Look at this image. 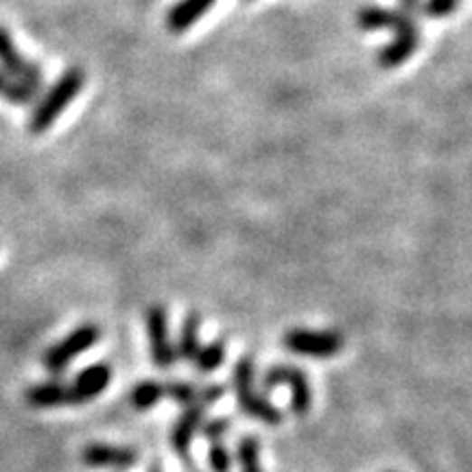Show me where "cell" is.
Here are the masks:
<instances>
[{"label":"cell","mask_w":472,"mask_h":472,"mask_svg":"<svg viewBox=\"0 0 472 472\" xmlns=\"http://www.w3.org/2000/svg\"><path fill=\"white\" fill-rule=\"evenodd\" d=\"M83 83H86V72L81 68H68L64 75L57 79L55 86L35 105L33 114L29 118L31 134H44L46 129L52 127V123L64 114V109L81 92Z\"/></svg>","instance_id":"1"},{"label":"cell","mask_w":472,"mask_h":472,"mask_svg":"<svg viewBox=\"0 0 472 472\" xmlns=\"http://www.w3.org/2000/svg\"><path fill=\"white\" fill-rule=\"evenodd\" d=\"M232 382L241 411L260 420V422L271 424V427L282 422V413L271 402H267V398H262L260 393L254 392V361L250 356H245V359H241L236 363Z\"/></svg>","instance_id":"2"},{"label":"cell","mask_w":472,"mask_h":472,"mask_svg":"<svg viewBox=\"0 0 472 472\" xmlns=\"http://www.w3.org/2000/svg\"><path fill=\"white\" fill-rule=\"evenodd\" d=\"M99 337H101V328L97 324H83V326L75 328L68 337L61 339L60 344L51 345L44 356H42V363H44L51 374H61L66 370V365L71 361H75L79 354L90 350Z\"/></svg>","instance_id":"3"},{"label":"cell","mask_w":472,"mask_h":472,"mask_svg":"<svg viewBox=\"0 0 472 472\" xmlns=\"http://www.w3.org/2000/svg\"><path fill=\"white\" fill-rule=\"evenodd\" d=\"M287 350L293 354L313 356V359H328L344 348V337L337 330H304L293 328L285 335Z\"/></svg>","instance_id":"4"},{"label":"cell","mask_w":472,"mask_h":472,"mask_svg":"<svg viewBox=\"0 0 472 472\" xmlns=\"http://www.w3.org/2000/svg\"><path fill=\"white\" fill-rule=\"evenodd\" d=\"M262 382H265L267 390H274L278 385H287L291 390V409L297 413V416H304V413L311 409V387H308L307 376H304L302 370L293 365H274L265 372L262 376Z\"/></svg>","instance_id":"5"},{"label":"cell","mask_w":472,"mask_h":472,"mask_svg":"<svg viewBox=\"0 0 472 472\" xmlns=\"http://www.w3.org/2000/svg\"><path fill=\"white\" fill-rule=\"evenodd\" d=\"M396 38L390 44L382 46L379 51V64L382 68H396L402 66L413 57V52L422 44V29H420L418 18H409L401 29L393 31Z\"/></svg>","instance_id":"6"},{"label":"cell","mask_w":472,"mask_h":472,"mask_svg":"<svg viewBox=\"0 0 472 472\" xmlns=\"http://www.w3.org/2000/svg\"><path fill=\"white\" fill-rule=\"evenodd\" d=\"M0 71L20 79V81L29 83V86L38 88V90L42 88V83H44V75H42L40 64H33V61L24 60V57L20 55L12 35H9V31L3 29V26H0Z\"/></svg>","instance_id":"7"},{"label":"cell","mask_w":472,"mask_h":472,"mask_svg":"<svg viewBox=\"0 0 472 472\" xmlns=\"http://www.w3.org/2000/svg\"><path fill=\"white\" fill-rule=\"evenodd\" d=\"M146 330H149V344H151V359L162 370L171 367L177 359V350L173 348L169 341V326H166V308L165 307H151L146 313Z\"/></svg>","instance_id":"8"},{"label":"cell","mask_w":472,"mask_h":472,"mask_svg":"<svg viewBox=\"0 0 472 472\" xmlns=\"http://www.w3.org/2000/svg\"><path fill=\"white\" fill-rule=\"evenodd\" d=\"M109 381H112V367L108 363H94L81 370L71 385L72 405H83V402L97 398L99 393L108 390Z\"/></svg>","instance_id":"9"},{"label":"cell","mask_w":472,"mask_h":472,"mask_svg":"<svg viewBox=\"0 0 472 472\" xmlns=\"http://www.w3.org/2000/svg\"><path fill=\"white\" fill-rule=\"evenodd\" d=\"M83 464L92 468H129L138 461V453L134 448H120L109 444H90L83 448Z\"/></svg>","instance_id":"10"},{"label":"cell","mask_w":472,"mask_h":472,"mask_svg":"<svg viewBox=\"0 0 472 472\" xmlns=\"http://www.w3.org/2000/svg\"><path fill=\"white\" fill-rule=\"evenodd\" d=\"M26 405L33 409H55L72 405L71 385H64L61 381H44L38 385H31L24 392Z\"/></svg>","instance_id":"11"},{"label":"cell","mask_w":472,"mask_h":472,"mask_svg":"<svg viewBox=\"0 0 472 472\" xmlns=\"http://www.w3.org/2000/svg\"><path fill=\"white\" fill-rule=\"evenodd\" d=\"M214 3L217 0H180L166 14V26H169L171 33H184L193 24H197L203 18V14L214 7Z\"/></svg>","instance_id":"12"},{"label":"cell","mask_w":472,"mask_h":472,"mask_svg":"<svg viewBox=\"0 0 472 472\" xmlns=\"http://www.w3.org/2000/svg\"><path fill=\"white\" fill-rule=\"evenodd\" d=\"M202 424H203V407L193 405L182 413V418L177 420L175 427H173L171 446L182 455V458H186L188 455L193 438H195V433L202 429Z\"/></svg>","instance_id":"13"},{"label":"cell","mask_w":472,"mask_h":472,"mask_svg":"<svg viewBox=\"0 0 472 472\" xmlns=\"http://www.w3.org/2000/svg\"><path fill=\"white\" fill-rule=\"evenodd\" d=\"M409 18H413V15L401 12V9L363 7L359 12V15H356V24H359V29L363 31H379V29L396 31L401 29Z\"/></svg>","instance_id":"14"},{"label":"cell","mask_w":472,"mask_h":472,"mask_svg":"<svg viewBox=\"0 0 472 472\" xmlns=\"http://www.w3.org/2000/svg\"><path fill=\"white\" fill-rule=\"evenodd\" d=\"M38 94V88L29 86V83L20 81V79L0 71V99H5V101L14 105H31L35 103Z\"/></svg>","instance_id":"15"},{"label":"cell","mask_w":472,"mask_h":472,"mask_svg":"<svg viewBox=\"0 0 472 472\" xmlns=\"http://www.w3.org/2000/svg\"><path fill=\"white\" fill-rule=\"evenodd\" d=\"M162 396H166V385H162L157 381H143L131 390L129 402L138 411H146V409L156 407Z\"/></svg>","instance_id":"16"},{"label":"cell","mask_w":472,"mask_h":472,"mask_svg":"<svg viewBox=\"0 0 472 472\" xmlns=\"http://www.w3.org/2000/svg\"><path fill=\"white\" fill-rule=\"evenodd\" d=\"M199 315L191 313L184 322L182 335H180V344H177V356L186 361H195V356L199 353Z\"/></svg>","instance_id":"17"},{"label":"cell","mask_w":472,"mask_h":472,"mask_svg":"<svg viewBox=\"0 0 472 472\" xmlns=\"http://www.w3.org/2000/svg\"><path fill=\"white\" fill-rule=\"evenodd\" d=\"M223 359H225L223 341H214V344L203 345V348H199V353L195 356L199 372H203V374L217 370V367L223 363Z\"/></svg>","instance_id":"18"},{"label":"cell","mask_w":472,"mask_h":472,"mask_svg":"<svg viewBox=\"0 0 472 472\" xmlns=\"http://www.w3.org/2000/svg\"><path fill=\"white\" fill-rule=\"evenodd\" d=\"M259 453L260 444L256 438H245L241 439L239 450H236V459L241 464V472H262L259 464Z\"/></svg>","instance_id":"19"},{"label":"cell","mask_w":472,"mask_h":472,"mask_svg":"<svg viewBox=\"0 0 472 472\" xmlns=\"http://www.w3.org/2000/svg\"><path fill=\"white\" fill-rule=\"evenodd\" d=\"M461 0H422L420 3V15L429 20H444L459 9Z\"/></svg>","instance_id":"20"},{"label":"cell","mask_w":472,"mask_h":472,"mask_svg":"<svg viewBox=\"0 0 472 472\" xmlns=\"http://www.w3.org/2000/svg\"><path fill=\"white\" fill-rule=\"evenodd\" d=\"M166 396H171L173 401H177L180 405L193 407L197 405L199 390H195L191 382H171V385H166Z\"/></svg>","instance_id":"21"},{"label":"cell","mask_w":472,"mask_h":472,"mask_svg":"<svg viewBox=\"0 0 472 472\" xmlns=\"http://www.w3.org/2000/svg\"><path fill=\"white\" fill-rule=\"evenodd\" d=\"M208 464L214 472H230V468H232V458H230L225 446L212 444L208 450Z\"/></svg>","instance_id":"22"},{"label":"cell","mask_w":472,"mask_h":472,"mask_svg":"<svg viewBox=\"0 0 472 472\" xmlns=\"http://www.w3.org/2000/svg\"><path fill=\"white\" fill-rule=\"evenodd\" d=\"M222 396H223V387H222V385L203 387V390H199L197 405H202L203 409H206L208 405H212V402H217Z\"/></svg>","instance_id":"23"},{"label":"cell","mask_w":472,"mask_h":472,"mask_svg":"<svg viewBox=\"0 0 472 472\" xmlns=\"http://www.w3.org/2000/svg\"><path fill=\"white\" fill-rule=\"evenodd\" d=\"M230 422L225 418H217V420H210V422L203 427V433H206L208 439H219L228 433Z\"/></svg>","instance_id":"24"},{"label":"cell","mask_w":472,"mask_h":472,"mask_svg":"<svg viewBox=\"0 0 472 472\" xmlns=\"http://www.w3.org/2000/svg\"><path fill=\"white\" fill-rule=\"evenodd\" d=\"M420 3H422V0H401V12H405V14H409V15H413V18H418L420 15Z\"/></svg>","instance_id":"25"},{"label":"cell","mask_w":472,"mask_h":472,"mask_svg":"<svg viewBox=\"0 0 472 472\" xmlns=\"http://www.w3.org/2000/svg\"><path fill=\"white\" fill-rule=\"evenodd\" d=\"M149 472H162V468H160V464H154V466H151V468H149Z\"/></svg>","instance_id":"26"},{"label":"cell","mask_w":472,"mask_h":472,"mask_svg":"<svg viewBox=\"0 0 472 472\" xmlns=\"http://www.w3.org/2000/svg\"><path fill=\"white\" fill-rule=\"evenodd\" d=\"M241 3H254V0H241Z\"/></svg>","instance_id":"27"}]
</instances>
